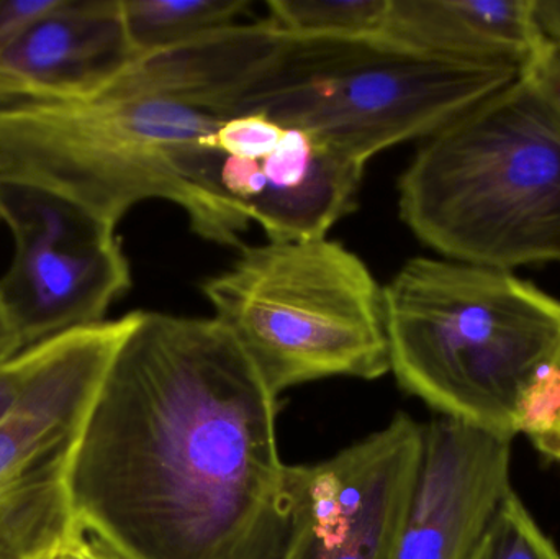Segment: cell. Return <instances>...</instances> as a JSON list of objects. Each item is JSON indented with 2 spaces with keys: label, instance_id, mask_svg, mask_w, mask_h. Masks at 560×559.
<instances>
[{
  "label": "cell",
  "instance_id": "1",
  "mask_svg": "<svg viewBox=\"0 0 560 559\" xmlns=\"http://www.w3.org/2000/svg\"><path fill=\"white\" fill-rule=\"evenodd\" d=\"M276 414L215 317L140 311L72 463L79 525L124 559H295L306 465L280 456Z\"/></svg>",
  "mask_w": 560,
  "mask_h": 559
},
{
  "label": "cell",
  "instance_id": "2",
  "mask_svg": "<svg viewBox=\"0 0 560 559\" xmlns=\"http://www.w3.org/2000/svg\"><path fill=\"white\" fill-rule=\"evenodd\" d=\"M220 120L114 79L72 97L0 102V180L55 190L115 226L143 200H170L200 238L238 246L252 220L213 179Z\"/></svg>",
  "mask_w": 560,
  "mask_h": 559
},
{
  "label": "cell",
  "instance_id": "3",
  "mask_svg": "<svg viewBox=\"0 0 560 559\" xmlns=\"http://www.w3.org/2000/svg\"><path fill=\"white\" fill-rule=\"evenodd\" d=\"M398 212L443 258L515 271L560 263V118L520 75L418 148Z\"/></svg>",
  "mask_w": 560,
  "mask_h": 559
},
{
  "label": "cell",
  "instance_id": "4",
  "mask_svg": "<svg viewBox=\"0 0 560 559\" xmlns=\"http://www.w3.org/2000/svg\"><path fill=\"white\" fill-rule=\"evenodd\" d=\"M390 373L441 417L513 440L560 354V299L513 271L418 256L384 288Z\"/></svg>",
  "mask_w": 560,
  "mask_h": 559
},
{
  "label": "cell",
  "instance_id": "5",
  "mask_svg": "<svg viewBox=\"0 0 560 559\" xmlns=\"http://www.w3.org/2000/svg\"><path fill=\"white\" fill-rule=\"evenodd\" d=\"M520 74L513 66L431 58L381 36L315 38L280 30L220 118L262 115L365 164L395 144L427 140Z\"/></svg>",
  "mask_w": 560,
  "mask_h": 559
},
{
  "label": "cell",
  "instance_id": "6",
  "mask_svg": "<svg viewBox=\"0 0 560 559\" xmlns=\"http://www.w3.org/2000/svg\"><path fill=\"white\" fill-rule=\"evenodd\" d=\"M202 291L276 397L326 377L390 373L384 288L341 243L248 246Z\"/></svg>",
  "mask_w": 560,
  "mask_h": 559
},
{
  "label": "cell",
  "instance_id": "7",
  "mask_svg": "<svg viewBox=\"0 0 560 559\" xmlns=\"http://www.w3.org/2000/svg\"><path fill=\"white\" fill-rule=\"evenodd\" d=\"M140 311L38 343L35 373L0 422V559H49L82 527L71 471L102 381Z\"/></svg>",
  "mask_w": 560,
  "mask_h": 559
},
{
  "label": "cell",
  "instance_id": "8",
  "mask_svg": "<svg viewBox=\"0 0 560 559\" xmlns=\"http://www.w3.org/2000/svg\"><path fill=\"white\" fill-rule=\"evenodd\" d=\"M0 220L15 248L0 302L23 350L102 324L131 288L117 226L62 194L0 180Z\"/></svg>",
  "mask_w": 560,
  "mask_h": 559
},
{
  "label": "cell",
  "instance_id": "9",
  "mask_svg": "<svg viewBox=\"0 0 560 559\" xmlns=\"http://www.w3.org/2000/svg\"><path fill=\"white\" fill-rule=\"evenodd\" d=\"M423 432L397 414L368 439L306 465V527L295 559H392L417 486Z\"/></svg>",
  "mask_w": 560,
  "mask_h": 559
},
{
  "label": "cell",
  "instance_id": "10",
  "mask_svg": "<svg viewBox=\"0 0 560 559\" xmlns=\"http://www.w3.org/2000/svg\"><path fill=\"white\" fill-rule=\"evenodd\" d=\"M392 559H470L512 489V442L438 417Z\"/></svg>",
  "mask_w": 560,
  "mask_h": 559
},
{
  "label": "cell",
  "instance_id": "11",
  "mask_svg": "<svg viewBox=\"0 0 560 559\" xmlns=\"http://www.w3.org/2000/svg\"><path fill=\"white\" fill-rule=\"evenodd\" d=\"M365 164L285 128L262 160L222 154L219 186L269 242L326 238L355 206Z\"/></svg>",
  "mask_w": 560,
  "mask_h": 559
},
{
  "label": "cell",
  "instance_id": "12",
  "mask_svg": "<svg viewBox=\"0 0 560 559\" xmlns=\"http://www.w3.org/2000/svg\"><path fill=\"white\" fill-rule=\"evenodd\" d=\"M135 58L120 0H58L0 48V102L85 94Z\"/></svg>",
  "mask_w": 560,
  "mask_h": 559
},
{
  "label": "cell",
  "instance_id": "13",
  "mask_svg": "<svg viewBox=\"0 0 560 559\" xmlns=\"http://www.w3.org/2000/svg\"><path fill=\"white\" fill-rule=\"evenodd\" d=\"M381 38L431 58L520 71L546 45L533 0H390Z\"/></svg>",
  "mask_w": 560,
  "mask_h": 559
},
{
  "label": "cell",
  "instance_id": "14",
  "mask_svg": "<svg viewBox=\"0 0 560 559\" xmlns=\"http://www.w3.org/2000/svg\"><path fill=\"white\" fill-rule=\"evenodd\" d=\"M135 56L153 55L236 23L248 0H120Z\"/></svg>",
  "mask_w": 560,
  "mask_h": 559
},
{
  "label": "cell",
  "instance_id": "15",
  "mask_svg": "<svg viewBox=\"0 0 560 559\" xmlns=\"http://www.w3.org/2000/svg\"><path fill=\"white\" fill-rule=\"evenodd\" d=\"M266 20L282 32L315 38L381 36L390 0H269Z\"/></svg>",
  "mask_w": 560,
  "mask_h": 559
},
{
  "label": "cell",
  "instance_id": "16",
  "mask_svg": "<svg viewBox=\"0 0 560 559\" xmlns=\"http://www.w3.org/2000/svg\"><path fill=\"white\" fill-rule=\"evenodd\" d=\"M470 559H560V551L512 491Z\"/></svg>",
  "mask_w": 560,
  "mask_h": 559
},
{
  "label": "cell",
  "instance_id": "17",
  "mask_svg": "<svg viewBox=\"0 0 560 559\" xmlns=\"http://www.w3.org/2000/svg\"><path fill=\"white\" fill-rule=\"evenodd\" d=\"M518 433H525L542 456L560 463V354L523 396Z\"/></svg>",
  "mask_w": 560,
  "mask_h": 559
},
{
  "label": "cell",
  "instance_id": "18",
  "mask_svg": "<svg viewBox=\"0 0 560 559\" xmlns=\"http://www.w3.org/2000/svg\"><path fill=\"white\" fill-rule=\"evenodd\" d=\"M285 127L262 115L222 118L210 144L229 156L262 160L278 148Z\"/></svg>",
  "mask_w": 560,
  "mask_h": 559
},
{
  "label": "cell",
  "instance_id": "19",
  "mask_svg": "<svg viewBox=\"0 0 560 559\" xmlns=\"http://www.w3.org/2000/svg\"><path fill=\"white\" fill-rule=\"evenodd\" d=\"M39 360V347L25 348L19 354L0 366V422L12 412L30 380L35 373Z\"/></svg>",
  "mask_w": 560,
  "mask_h": 559
},
{
  "label": "cell",
  "instance_id": "20",
  "mask_svg": "<svg viewBox=\"0 0 560 559\" xmlns=\"http://www.w3.org/2000/svg\"><path fill=\"white\" fill-rule=\"evenodd\" d=\"M520 75L541 92L560 118V46L546 42Z\"/></svg>",
  "mask_w": 560,
  "mask_h": 559
},
{
  "label": "cell",
  "instance_id": "21",
  "mask_svg": "<svg viewBox=\"0 0 560 559\" xmlns=\"http://www.w3.org/2000/svg\"><path fill=\"white\" fill-rule=\"evenodd\" d=\"M58 0H0V48Z\"/></svg>",
  "mask_w": 560,
  "mask_h": 559
},
{
  "label": "cell",
  "instance_id": "22",
  "mask_svg": "<svg viewBox=\"0 0 560 559\" xmlns=\"http://www.w3.org/2000/svg\"><path fill=\"white\" fill-rule=\"evenodd\" d=\"M533 12L542 38L560 46V0H533Z\"/></svg>",
  "mask_w": 560,
  "mask_h": 559
},
{
  "label": "cell",
  "instance_id": "23",
  "mask_svg": "<svg viewBox=\"0 0 560 559\" xmlns=\"http://www.w3.org/2000/svg\"><path fill=\"white\" fill-rule=\"evenodd\" d=\"M71 550L74 559H124L104 541L85 531L71 541Z\"/></svg>",
  "mask_w": 560,
  "mask_h": 559
},
{
  "label": "cell",
  "instance_id": "24",
  "mask_svg": "<svg viewBox=\"0 0 560 559\" xmlns=\"http://www.w3.org/2000/svg\"><path fill=\"white\" fill-rule=\"evenodd\" d=\"M23 350L22 341L0 302V366Z\"/></svg>",
  "mask_w": 560,
  "mask_h": 559
},
{
  "label": "cell",
  "instance_id": "25",
  "mask_svg": "<svg viewBox=\"0 0 560 559\" xmlns=\"http://www.w3.org/2000/svg\"><path fill=\"white\" fill-rule=\"evenodd\" d=\"M49 559H74V555H72L71 550V544H69L65 550L59 551V554H56L55 557Z\"/></svg>",
  "mask_w": 560,
  "mask_h": 559
}]
</instances>
